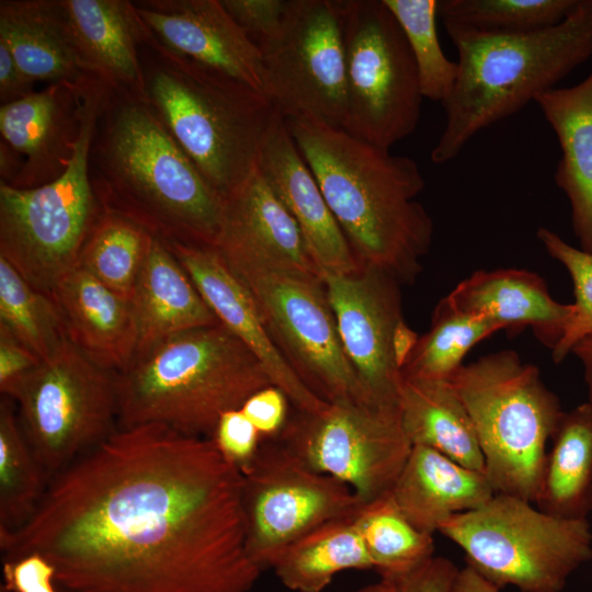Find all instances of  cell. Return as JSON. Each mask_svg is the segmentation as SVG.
Instances as JSON below:
<instances>
[{"instance_id": "3957f363", "label": "cell", "mask_w": 592, "mask_h": 592, "mask_svg": "<svg viewBox=\"0 0 592 592\" xmlns=\"http://www.w3.org/2000/svg\"><path fill=\"white\" fill-rule=\"evenodd\" d=\"M90 168L103 206L164 241L216 248L225 200L147 99L109 90L91 145Z\"/></svg>"}, {"instance_id": "4fadbf2b", "label": "cell", "mask_w": 592, "mask_h": 592, "mask_svg": "<svg viewBox=\"0 0 592 592\" xmlns=\"http://www.w3.org/2000/svg\"><path fill=\"white\" fill-rule=\"evenodd\" d=\"M231 267L278 349L317 396L327 402L372 400L344 352L321 277L272 265Z\"/></svg>"}, {"instance_id": "f1b7e54d", "label": "cell", "mask_w": 592, "mask_h": 592, "mask_svg": "<svg viewBox=\"0 0 592 592\" xmlns=\"http://www.w3.org/2000/svg\"><path fill=\"white\" fill-rule=\"evenodd\" d=\"M398 408L412 446L433 448L465 467L485 473L473 421L448 379L401 376Z\"/></svg>"}, {"instance_id": "5b68a950", "label": "cell", "mask_w": 592, "mask_h": 592, "mask_svg": "<svg viewBox=\"0 0 592 592\" xmlns=\"http://www.w3.org/2000/svg\"><path fill=\"white\" fill-rule=\"evenodd\" d=\"M118 429L161 424L210 439L223 413L271 386L258 357L221 323L192 329L116 374Z\"/></svg>"}, {"instance_id": "e0dca14e", "label": "cell", "mask_w": 592, "mask_h": 592, "mask_svg": "<svg viewBox=\"0 0 592 592\" xmlns=\"http://www.w3.org/2000/svg\"><path fill=\"white\" fill-rule=\"evenodd\" d=\"M184 267L198 293L227 328L258 357L273 386L300 412L315 413L329 402L317 396L297 375L272 338L248 286L210 247L164 241Z\"/></svg>"}, {"instance_id": "7dc6e473", "label": "cell", "mask_w": 592, "mask_h": 592, "mask_svg": "<svg viewBox=\"0 0 592 592\" xmlns=\"http://www.w3.org/2000/svg\"><path fill=\"white\" fill-rule=\"evenodd\" d=\"M500 588L466 563L458 569L451 592H500Z\"/></svg>"}, {"instance_id": "ee69618b", "label": "cell", "mask_w": 592, "mask_h": 592, "mask_svg": "<svg viewBox=\"0 0 592 592\" xmlns=\"http://www.w3.org/2000/svg\"><path fill=\"white\" fill-rule=\"evenodd\" d=\"M41 360L8 330L0 327V392L8 397Z\"/></svg>"}, {"instance_id": "f35d334b", "label": "cell", "mask_w": 592, "mask_h": 592, "mask_svg": "<svg viewBox=\"0 0 592 592\" xmlns=\"http://www.w3.org/2000/svg\"><path fill=\"white\" fill-rule=\"evenodd\" d=\"M536 236L547 253L568 271L574 293V312L563 337L551 351L562 362L580 340L592 335V254L574 248L555 231L540 227Z\"/></svg>"}, {"instance_id": "4316f807", "label": "cell", "mask_w": 592, "mask_h": 592, "mask_svg": "<svg viewBox=\"0 0 592 592\" xmlns=\"http://www.w3.org/2000/svg\"><path fill=\"white\" fill-rule=\"evenodd\" d=\"M534 102L559 143L555 182L569 201L574 236L592 254V70L581 82L542 92Z\"/></svg>"}, {"instance_id": "8d00e7d4", "label": "cell", "mask_w": 592, "mask_h": 592, "mask_svg": "<svg viewBox=\"0 0 592 592\" xmlns=\"http://www.w3.org/2000/svg\"><path fill=\"white\" fill-rule=\"evenodd\" d=\"M579 0H439L442 22L490 33H524L562 22Z\"/></svg>"}, {"instance_id": "2e32d148", "label": "cell", "mask_w": 592, "mask_h": 592, "mask_svg": "<svg viewBox=\"0 0 592 592\" xmlns=\"http://www.w3.org/2000/svg\"><path fill=\"white\" fill-rule=\"evenodd\" d=\"M344 352L366 395L378 403L398 405L401 371L395 334L401 321L400 283L362 266L352 273L321 272Z\"/></svg>"}, {"instance_id": "83f0119b", "label": "cell", "mask_w": 592, "mask_h": 592, "mask_svg": "<svg viewBox=\"0 0 592 592\" xmlns=\"http://www.w3.org/2000/svg\"><path fill=\"white\" fill-rule=\"evenodd\" d=\"M136 356L175 334L219 323L167 243L155 237L130 298Z\"/></svg>"}, {"instance_id": "d6a6232c", "label": "cell", "mask_w": 592, "mask_h": 592, "mask_svg": "<svg viewBox=\"0 0 592 592\" xmlns=\"http://www.w3.org/2000/svg\"><path fill=\"white\" fill-rule=\"evenodd\" d=\"M354 519L380 579L396 582L434 557L433 535L412 525L390 494L363 504Z\"/></svg>"}, {"instance_id": "f6af8a7d", "label": "cell", "mask_w": 592, "mask_h": 592, "mask_svg": "<svg viewBox=\"0 0 592 592\" xmlns=\"http://www.w3.org/2000/svg\"><path fill=\"white\" fill-rule=\"evenodd\" d=\"M458 568L447 558L433 557L396 581V592H451Z\"/></svg>"}, {"instance_id": "7bdbcfd3", "label": "cell", "mask_w": 592, "mask_h": 592, "mask_svg": "<svg viewBox=\"0 0 592 592\" xmlns=\"http://www.w3.org/2000/svg\"><path fill=\"white\" fill-rule=\"evenodd\" d=\"M288 399L277 387L271 385L253 394L241 411L259 431L262 440L276 437L287 420Z\"/></svg>"}, {"instance_id": "7c38bea8", "label": "cell", "mask_w": 592, "mask_h": 592, "mask_svg": "<svg viewBox=\"0 0 592 592\" xmlns=\"http://www.w3.org/2000/svg\"><path fill=\"white\" fill-rule=\"evenodd\" d=\"M295 411L274 439L363 504L390 494L412 449L398 405L340 401L315 413Z\"/></svg>"}, {"instance_id": "6da1fadb", "label": "cell", "mask_w": 592, "mask_h": 592, "mask_svg": "<svg viewBox=\"0 0 592 592\" xmlns=\"http://www.w3.org/2000/svg\"><path fill=\"white\" fill-rule=\"evenodd\" d=\"M242 474L210 439L117 429L48 482L2 560L36 553L59 592H250Z\"/></svg>"}, {"instance_id": "7402d4cb", "label": "cell", "mask_w": 592, "mask_h": 592, "mask_svg": "<svg viewBox=\"0 0 592 592\" xmlns=\"http://www.w3.org/2000/svg\"><path fill=\"white\" fill-rule=\"evenodd\" d=\"M60 1L90 72L114 92L147 99L141 48L151 32L134 1Z\"/></svg>"}, {"instance_id": "603a6c76", "label": "cell", "mask_w": 592, "mask_h": 592, "mask_svg": "<svg viewBox=\"0 0 592 592\" xmlns=\"http://www.w3.org/2000/svg\"><path fill=\"white\" fill-rule=\"evenodd\" d=\"M443 299L452 308L487 317L511 333L531 328L551 351L574 312L573 304H562L550 296L538 274L520 269L476 271Z\"/></svg>"}, {"instance_id": "cb8c5ba5", "label": "cell", "mask_w": 592, "mask_h": 592, "mask_svg": "<svg viewBox=\"0 0 592 592\" xmlns=\"http://www.w3.org/2000/svg\"><path fill=\"white\" fill-rule=\"evenodd\" d=\"M67 337L100 367L121 373L135 360L138 334L132 300L81 267L67 275L53 294Z\"/></svg>"}, {"instance_id": "1f68e13d", "label": "cell", "mask_w": 592, "mask_h": 592, "mask_svg": "<svg viewBox=\"0 0 592 592\" xmlns=\"http://www.w3.org/2000/svg\"><path fill=\"white\" fill-rule=\"evenodd\" d=\"M153 239L134 219L103 206L82 248L78 267L130 299Z\"/></svg>"}, {"instance_id": "836d02e7", "label": "cell", "mask_w": 592, "mask_h": 592, "mask_svg": "<svg viewBox=\"0 0 592 592\" xmlns=\"http://www.w3.org/2000/svg\"><path fill=\"white\" fill-rule=\"evenodd\" d=\"M49 479L33 453L12 399L0 400V533L25 524L36 511Z\"/></svg>"}, {"instance_id": "c3c4849f", "label": "cell", "mask_w": 592, "mask_h": 592, "mask_svg": "<svg viewBox=\"0 0 592 592\" xmlns=\"http://www.w3.org/2000/svg\"><path fill=\"white\" fill-rule=\"evenodd\" d=\"M583 366L588 400L592 402V335L580 340L571 350Z\"/></svg>"}, {"instance_id": "ba28073f", "label": "cell", "mask_w": 592, "mask_h": 592, "mask_svg": "<svg viewBox=\"0 0 592 592\" xmlns=\"http://www.w3.org/2000/svg\"><path fill=\"white\" fill-rule=\"evenodd\" d=\"M109 90L96 83L83 91L78 137L59 178L34 189L0 181V257L30 285L50 296L78 267L103 208L92 182L90 151Z\"/></svg>"}, {"instance_id": "d4e9b609", "label": "cell", "mask_w": 592, "mask_h": 592, "mask_svg": "<svg viewBox=\"0 0 592 592\" xmlns=\"http://www.w3.org/2000/svg\"><path fill=\"white\" fill-rule=\"evenodd\" d=\"M0 42L34 82L78 89L101 82L76 46L60 0H1Z\"/></svg>"}, {"instance_id": "9a60e30c", "label": "cell", "mask_w": 592, "mask_h": 592, "mask_svg": "<svg viewBox=\"0 0 592 592\" xmlns=\"http://www.w3.org/2000/svg\"><path fill=\"white\" fill-rule=\"evenodd\" d=\"M263 93L285 117L343 127L346 76L340 0H288L278 31L257 44Z\"/></svg>"}, {"instance_id": "60d3db41", "label": "cell", "mask_w": 592, "mask_h": 592, "mask_svg": "<svg viewBox=\"0 0 592 592\" xmlns=\"http://www.w3.org/2000/svg\"><path fill=\"white\" fill-rule=\"evenodd\" d=\"M237 24L258 44L282 25L288 0H220Z\"/></svg>"}, {"instance_id": "7a4b0ae2", "label": "cell", "mask_w": 592, "mask_h": 592, "mask_svg": "<svg viewBox=\"0 0 592 592\" xmlns=\"http://www.w3.org/2000/svg\"><path fill=\"white\" fill-rule=\"evenodd\" d=\"M285 119L357 262L412 283L433 236L418 163L311 117Z\"/></svg>"}, {"instance_id": "9c48e42d", "label": "cell", "mask_w": 592, "mask_h": 592, "mask_svg": "<svg viewBox=\"0 0 592 592\" xmlns=\"http://www.w3.org/2000/svg\"><path fill=\"white\" fill-rule=\"evenodd\" d=\"M439 532L464 551L467 565L500 589L519 592H561L592 558L588 519L556 516L510 494L494 493Z\"/></svg>"}, {"instance_id": "d590c367", "label": "cell", "mask_w": 592, "mask_h": 592, "mask_svg": "<svg viewBox=\"0 0 592 592\" xmlns=\"http://www.w3.org/2000/svg\"><path fill=\"white\" fill-rule=\"evenodd\" d=\"M0 327L8 330L41 361L48 357L68 338L55 298L30 285L2 257Z\"/></svg>"}, {"instance_id": "74e56055", "label": "cell", "mask_w": 592, "mask_h": 592, "mask_svg": "<svg viewBox=\"0 0 592 592\" xmlns=\"http://www.w3.org/2000/svg\"><path fill=\"white\" fill-rule=\"evenodd\" d=\"M399 23L411 50L423 98L442 103L458 76L457 61L441 47L436 18L439 0H384Z\"/></svg>"}, {"instance_id": "44dd1931", "label": "cell", "mask_w": 592, "mask_h": 592, "mask_svg": "<svg viewBox=\"0 0 592 592\" xmlns=\"http://www.w3.org/2000/svg\"><path fill=\"white\" fill-rule=\"evenodd\" d=\"M87 89L49 83L39 92L1 104V141L21 162L11 186L34 189L65 172L78 137L82 93Z\"/></svg>"}, {"instance_id": "f907efd6", "label": "cell", "mask_w": 592, "mask_h": 592, "mask_svg": "<svg viewBox=\"0 0 592 592\" xmlns=\"http://www.w3.org/2000/svg\"><path fill=\"white\" fill-rule=\"evenodd\" d=\"M0 592H11L3 583L0 584Z\"/></svg>"}, {"instance_id": "b9f144b4", "label": "cell", "mask_w": 592, "mask_h": 592, "mask_svg": "<svg viewBox=\"0 0 592 592\" xmlns=\"http://www.w3.org/2000/svg\"><path fill=\"white\" fill-rule=\"evenodd\" d=\"M2 562L3 584L11 592H59L55 568L44 556L31 553Z\"/></svg>"}, {"instance_id": "4dcf8cb0", "label": "cell", "mask_w": 592, "mask_h": 592, "mask_svg": "<svg viewBox=\"0 0 592 592\" xmlns=\"http://www.w3.org/2000/svg\"><path fill=\"white\" fill-rule=\"evenodd\" d=\"M354 516L329 522L289 545L272 567L282 584L294 592H322L339 572L374 569Z\"/></svg>"}, {"instance_id": "8fae6325", "label": "cell", "mask_w": 592, "mask_h": 592, "mask_svg": "<svg viewBox=\"0 0 592 592\" xmlns=\"http://www.w3.org/2000/svg\"><path fill=\"white\" fill-rule=\"evenodd\" d=\"M346 76L343 129L389 149L417 128L422 93L406 36L384 0H340Z\"/></svg>"}, {"instance_id": "ab89813d", "label": "cell", "mask_w": 592, "mask_h": 592, "mask_svg": "<svg viewBox=\"0 0 592 592\" xmlns=\"http://www.w3.org/2000/svg\"><path fill=\"white\" fill-rule=\"evenodd\" d=\"M210 440L240 471L252 463L262 442L259 431L241 409L223 413Z\"/></svg>"}, {"instance_id": "d6986e66", "label": "cell", "mask_w": 592, "mask_h": 592, "mask_svg": "<svg viewBox=\"0 0 592 592\" xmlns=\"http://www.w3.org/2000/svg\"><path fill=\"white\" fill-rule=\"evenodd\" d=\"M257 166L298 224L320 274L352 273L362 267L277 110L262 140Z\"/></svg>"}, {"instance_id": "f546056e", "label": "cell", "mask_w": 592, "mask_h": 592, "mask_svg": "<svg viewBox=\"0 0 592 592\" xmlns=\"http://www.w3.org/2000/svg\"><path fill=\"white\" fill-rule=\"evenodd\" d=\"M535 505L560 517L592 511V402L565 411L547 451Z\"/></svg>"}, {"instance_id": "ffe728a7", "label": "cell", "mask_w": 592, "mask_h": 592, "mask_svg": "<svg viewBox=\"0 0 592 592\" xmlns=\"http://www.w3.org/2000/svg\"><path fill=\"white\" fill-rule=\"evenodd\" d=\"M216 250L229 265L288 267L320 277L303 232L258 166L225 198Z\"/></svg>"}, {"instance_id": "8992f818", "label": "cell", "mask_w": 592, "mask_h": 592, "mask_svg": "<svg viewBox=\"0 0 592 592\" xmlns=\"http://www.w3.org/2000/svg\"><path fill=\"white\" fill-rule=\"evenodd\" d=\"M141 61L147 101L225 198L255 168L275 106L264 93L167 50L152 34L141 48Z\"/></svg>"}, {"instance_id": "5bb4252c", "label": "cell", "mask_w": 592, "mask_h": 592, "mask_svg": "<svg viewBox=\"0 0 592 592\" xmlns=\"http://www.w3.org/2000/svg\"><path fill=\"white\" fill-rule=\"evenodd\" d=\"M241 474L247 554L261 572L306 534L363 505L350 487L310 468L276 439L262 440Z\"/></svg>"}, {"instance_id": "52a82bcc", "label": "cell", "mask_w": 592, "mask_h": 592, "mask_svg": "<svg viewBox=\"0 0 592 592\" xmlns=\"http://www.w3.org/2000/svg\"><path fill=\"white\" fill-rule=\"evenodd\" d=\"M448 382L473 421L494 492L535 504L547 444L565 412L538 368L502 350L462 365Z\"/></svg>"}, {"instance_id": "bcb514c9", "label": "cell", "mask_w": 592, "mask_h": 592, "mask_svg": "<svg viewBox=\"0 0 592 592\" xmlns=\"http://www.w3.org/2000/svg\"><path fill=\"white\" fill-rule=\"evenodd\" d=\"M34 83L22 72L8 46L0 42L1 104L14 102L34 93Z\"/></svg>"}, {"instance_id": "484cf974", "label": "cell", "mask_w": 592, "mask_h": 592, "mask_svg": "<svg viewBox=\"0 0 592 592\" xmlns=\"http://www.w3.org/2000/svg\"><path fill=\"white\" fill-rule=\"evenodd\" d=\"M494 493L485 473L413 445L390 497L412 525L433 535L451 517L480 508Z\"/></svg>"}, {"instance_id": "ac0fdd59", "label": "cell", "mask_w": 592, "mask_h": 592, "mask_svg": "<svg viewBox=\"0 0 592 592\" xmlns=\"http://www.w3.org/2000/svg\"><path fill=\"white\" fill-rule=\"evenodd\" d=\"M134 4L163 48L263 93L261 50L220 0H141Z\"/></svg>"}, {"instance_id": "681fc988", "label": "cell", "mask_w": 592, "mask_h": 592, "mask_svg": "<svg viewBox=\"0 0 592 592\" xmlns=\"http://www.w3.org/2000/svg\"><path fill=\"white\" fill-rule=\"evenodd\" d=\"M355 592H396V583L386 579H380L375 583L362 587Z\"/></svg>"}, {"instance_id": "e575fe53", "label": "cell", "mask_w": 592, "mask_h": 592, "mask_svg": "<svg viewBox=\"0 0 592 592\" xmlns=\"http://www.w3.org/2000/svg\"><path fill=\"white\" fill-rule=\"evenodd\" d=\"M493 320L460 312L442 299L428 333L419 338L401 369V376L447 380L462 366L465 355L480 341L501 331Z\"/></svg>"}, {"instance_id": "277c9868", "label": "cell", "mask_w": 592, "mask_h": 592, "mask_svg": "<svg viewBox=\"0 0 592 592\" xmlns=\"http://www.w3.org/2000/svg\"><path fill=\"white\" fill-rule=\"evenodd\" d=\"M458 54V76L441 103L443 132L433 163L455 159L480 130L556 88L592 57V0H579L560 23L524 33H490L443 22Z\"/></svg>"}, {"instance_id": "30bf717a", "label": "cell", "mask_w": 592, "mask_h": 592, "mask_svg": "<svg viewBox=\"0 0 592 592\" xmlns=\"http://www.w3.org/2000/svg\"><path fill=\"white\" fill-rule=\"evenodd\" d=\"M8 398L49 481L118 429L116 373L96 365L68 338Z\"/></svg>"}]
</instances>
